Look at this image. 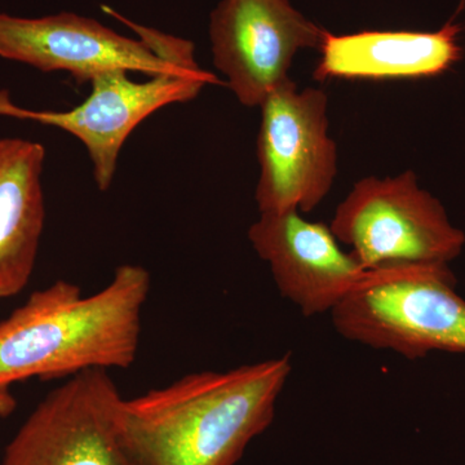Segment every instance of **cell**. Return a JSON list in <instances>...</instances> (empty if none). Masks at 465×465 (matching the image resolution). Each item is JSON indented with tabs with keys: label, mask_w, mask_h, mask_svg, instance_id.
<instances>
[{
	"label": "cell",
	"mask_w": 465,
	"mask_h": 465,
	"mask_svg": "<svg viewBox=\"0 0 465 465\" xmlns=\"http://www.w3.org/2000/svg\"><path fill=\"white\" fill-rule=\"evenodd\" d=\"M291 370L284 354L229 371L194 372L124 399L125 442L140 465H235L273 423Z\"/></svg>",
	"instance_id": "1"
},
{
	"label": "cell",
	"mask_w": 465,
	"mask_h": 465,
	"mask_svg": "<svg viewBox=\"0 0 465 465\" xmlns=\"http://www.w3.org/2000/svg\"><path fill=\"white\" fill-rule=\"evenodd\" d=\"M150 283L145 268L125 264L94 295L66 281L33 292L0 322V388L133 365Z\"/></svg>",
	"instance_id": "2"
},
{
	"label": "cell",
	"mask_w": 465,
	"mask_h": 465,
	"mask_svg": "<svg viewBox=\"0 0 465 465\" xmlns=\"http://www.w3.org/2000/svg\"><path fill=\"white\" fill-rule=\"evenodd\" d=\"M450 266H397L369 271L331 312L348 341L409 360L430 351L465 353V300Z\"/></svg>",
	"instance_id": "3"
},
{
	"label": "cell",
	"mask_w": 465,
	"mask_h": 465,
	"mask_svg": "<svg viewBox=\"0 0 465 465\" xmlns=\"http://www.w3.org/2000/svg\"><path fill=\"white\" fill-rule=\"evenodd\" d=\"M330 229L366 271L397 266H449L465 234L445 207L419 186L411 171L366 177L336 208Z\"/></svg>",
	"instance_id": "4"
},
{
	"label": "cell",
	"mask_w": 465,
	"mask_h": 465,
	"mask_svg": "<svg viewBox=\"0 0 465 465\" xmlns=\"http://www.w3.org/2000/svg\"><path fill=\"white\" fill-rule=\"evenodd\" d=\"M110 15L139 41L70 12L38 18L0 14V57L43 73H69L81 84L113 70L153 76L197 61L191 41L137 25L115 11Z\"/></svg>",
	"instance_id": "5"
},
{
	"label": "cell",
	"mask_w": 465,
	"mask_h": 465,
	"mask_svg": "<svg viewBox=\"0 0 465 465\" xmlns=\"http://www.w3.org/2000/svg\"><path fill=\"white\" fill-rule=\"evenodd\" d=\"M327 96L291 79L262 101L258 134L260 213L313 211L331 191L338 150L329 136Z\"/></svg>",
	"instance_id": "6"
},
{
	"label": "cell",
	"mask_w": 465,
	"mask_h": 465,
	"mask_svg": "<svg viewBox=\"0 0 465 465\" xmlns=\"http://www.w3.org/2000/svg\"><path fill=\"white\" fill-rule=\"evenodd\" d=\"M122 400L106 370L72 376L27 416L0 465H140L122 430Z\"/></svg>",
	"instance_id": "7"
},
{
	"label": "cell",
	"mask_w": 465,
	"mask_h": 465,
	"mask_svg": "<svg viewBox=\"0 0 465 465\" xmlns=\"http://www.w3.org/2000/svg\"><path fill=\"white\" fill-rule=\"evenodd\" d=\"M219 78L198 65L197 61L174 66L136 82L125 70L94 76L87 99L67 112H34L9 106V118L26 119L66 131L87 148L94 179L100 191H108L114 180L119 153L134 128L148 116L171 104L188 103Z\"/></svg>",
	"instance_id": "8"
},
{
	"label": "cell",
	"mask_w": 465,
	"mask_h": 465,
	"mask_svg": "<svg viewBox=\"0 0 465 465\" xmlns=\"http://www.w3.org/2000/svg\"><path fill=\"white\" fill-rule=\"evenodd\" d=\"M326 33L290 0H223L211 14L213 65L242 105L260 106L289 81L295 54L320 50Z\"/></svg>",
	"instance_id": "9"
},
{
	"label": "cell",
	"mask_w": 465,
	"mask_h": 465,
	"mask_svg": "<svg viewBox=\"0 0 465 465\" xmlns=\"http://www.w3.org/2000/svg\"><path fill=\"white\" fill-rule=\"evenodd\" d=\"M249 241L271 266L281 295L307 317L331 313L369 273L330 226L309 222L298 210L260 213Z\"/></svg>",
	"instance_id": "10"
},
{
	"label": "cell",
	"mask_w": 465,
	"mask_h": 465,
	"mask_svg": "<svg viewBox=\"0 0 465 465\" xmlns=\"http://www.w3.org/2000/svg\"><path fill=\"white\" fill-rule=\"evenodd\" d=\"M460 33L461 26L452 23L437 32H327L314 78L390 81L439 76L463 57Z\"/></svg>",
	"instance_id": "11"
},
{
	"label": "cell",
	"mask_w": 465,
	"mask_h": 465,
	"mask_svg": "<svg viewBox=\"0 0 465 465\" xmlns=\"http://www.w3.org/2000/svg\"><path fill=\"white\" fill-rule=\"evenodd\" d=\"M42 143L0 139V300L25 289L38 258L45 207Z\"/></svg>",
	"instance_id": "12"
},
{
	"label": "cell",
	"mask_w": 465,
	"mask_h": 465,
	"mask_svg": "<svg viewBox=\"0 0 465 465\" xmlns=\"http://www.w3.org/2000/svg\"><path fill=\"white\" fill-rule=\"evenodd\" d=\"M16 400L12 396L9 388H0V416H8L14 412Z\"/></svg>",
	"instance_id": "13"
}]
</instances>
